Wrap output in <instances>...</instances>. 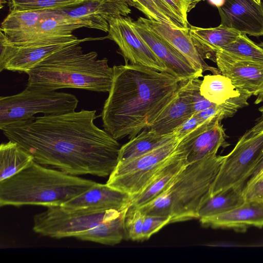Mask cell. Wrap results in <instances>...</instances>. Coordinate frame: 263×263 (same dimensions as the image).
Masks as SVG:
<instances>
[{"mask_svg":"<svg viewBox=\"0 0 263 263\" xmlns=\"http://www.w3.org/2000/svg\"><path fill=\"white\" fill-rule=\"evenodd\" d=\"M96 110L43 115L5 126L1 129L35 161L74 175L109 176L119 161L121 145L97 127Z\"/></svg>","mask_w":263,"mask_h":263,"instance_id":"cell-1","label":"cell"},{"mask_svg":"<svg viewBox=\"0 0 263 263\" xmlns=\"http://www.w3.org/2000/svg\"><path fill=\"white\" fill-rule=\"evenodd\" d=\"M112 67L101 115L103 127L117 140L132 139L152 124L173 99L180 82L167 72L127 62Z\"/></svg>","mask_w":263,"mask_h":263,"instance_id":"cell-2","label":"cell"},{"mask_svg":"<svg viewBox=\"0 0 263 263\" xmlns=\"http://www.w3.org/2000/svg\"><path fill=\"white\" fill-rule=\"evenodd\" d=\"M101 37L79 39L49 55L30 69L26 87L57 90L76 88L98 92H109L114 70L104 58L98 59L96 51L84 53L80 44Z\"/></svg>","mask_w":263,"mask_h":263,"instance_id":"cell-3","label":"cell"},{"mask_svg":"<svg viewBox=\"0 0 263 263\" xmlns=\"http://www.w3.org/2000/svg\"><path fill=\"white\" fill-rule=\"evenodd\" d=\"M96 183L34 160L17 174L0 181V206H61Z\"/></svg>","mask_w":263,"mask_h":263,"instance_id":"cell-4","label":"cell"},{"mask_svg":"<svg viewBox=\"0 0 263 263\" xmlns=\"http://www.w3.org/2000/svg\"><path fill=\"white\" fill-rule=\"evenodd\" d=\"M225 157L216 154L188 164L167 190L138 208L145 215L170 216L171 223L198 219Z\"/></svg>","mask_w":263,"mask_h":263,"instance_id":"cell-5","label":"cell"},{"mask_svg":"<svg viewBox=\"0 0 263 263\" xmlns=\"http://www.w3.org/2000/svg\"><path fill=\"white\" fill-rule=\"evenodd\" d=\"M78 103L77 97L69 93L26 87L18 93L0 97V129L39 113L57 115L74 111Z\"/></svg>","mask_w":263,"mask_h":263,"instance_id":"cell-6","label":"cell"},{"mask_svg":"<svg viewBox=\"0 0 263 263\" xmlns=\"http://www.w3.org/2000/svg\"><path fill=\"white\" fill-rule=\"evenodd\" d=\"M263 148V118L238 140L222 163L212 185L210 197L231 187H244Z\"/></svg>","mask_w":263,"mask_h":263,"instance_id":"cell-7","label":"cell"},{"mask_svg":"<svg viewBox=\"0 0 263 263\" xmlns=\"http://www.w3.org/2000/svg\"><path fill=\"white\" fill-rule=\"evenodd\" d=\"M67 210L62 206L47 208L34 215L33 230L44 236L60 239L75 237L102 221L119 216L126 209Z\"/></svg>","mask_w":263,"mask_h":263,"instance_id":"cell-8","label":"cell"},{"mask_svg":"<svg viewBox=\"0 0 263 263\" xmlns=\"http://www.w3.org/2000/svg\"><path fill=\"white\" fill-rule=\"evenodd\" d=\"M181 140L176 137L145 154L119 161L106 184L131 196L138 194L177 152Z\"/></svg>","mask_w":263,"mask_h":263,"instance_id":"cell-9","label":"cell"},{"mask_svg":"<svg viewBox=\"0 0 263 263\" xmlns=\"http://www.w3.org/2000/svg\"><path fill=\"white\" fill-rule=\"evenodd\" d=\"M78 39L72 34L12 44L0 37V71L27 73L44 59Z\"/></svg>","mask_w":263,"mask_h":263,"instance_id":"cell-10","label":"cell"},{"mask_svg":"<svg viewBox=\"0 0 263 263\" xmlns=\"http://www.w3.org/2000/svg\"><path fill=\"white\" fill-rule=\"evenodd\" d=\"M108 23L106 39L116 43L126 62L168 72L165 65L135 31L130 25L129 17L114 18Z\"/></svg>","mask_w":263,"mask_h":263,"instance_id":"cell-11","label":"cell"},{"mask_svg":"<svg viewBox=\"0 0 263 263\" xmlns=\"http://www.w3.org/2000/svg\"><path fill=\"white\" fill-rule=\"evenodd\" d=\"M215 63L220 73L240 92L263 95V62L239 59L218 50Z\"/></svg>","mask_w":263,"mask_h":263,"instance_id":"cell-12","label":"cell"},{"mask_svg":"<svg viewBox=\"0 0 263 263\" xmlns=\"http://www.w3.org/2000/svg\"><path fill=\"white\" fill-rule=\"evenodd\" d=\"M130 25L156 56L165 65L168 72L180 82L199 78L203 73L196 70L179 51L151 31L138 19L129 17Z\"/></svg>","mask_w":263,"mask_h":263,"instance_id":"cell-13","label":"cell"},{"mask_svg":"<svg viewBox=\"0 0 263 263\" xmlns=\"http://www.w3.org/2000/svg\"><path fill=\"white\" fill-rule=\"evenodd\" d=\"M128 0H89L70 9L58 10L83 27L108 32L109 21L131 12Z\"/></svg>","mask_w":263,"mask_h":263,"instance_id":"cell-14","label":"cell"},{"mask_svg":"<svg viewBox=\"0 0 263 263\" xmlns=\"http://www.w3.org/2000/svg\"><path fill=\"white\" fill-rule=\"evenodd\" d=\"M220 24L241 34L263 35V2L254 0H224L217 8Z\"/></svg>","mask_w":263,"mask_h":263,"instance_id":"cell-15","label":"cell"},{"mask_svg":"<svg viewBox=\"0 0 263 263\" xmlns=\"http://www.w3.org/2000/svg\"><path fill=\"white\" fill-rule=\"evenodd\" d=\"M138 20L179 51L198 71L202 73L205 71L213 74L221 73L218 68L211 66L204 61L191 37L189 28H174L166 24L142 17Z\"/></svg>","mask_w":263,"mask_h":263,"instance_id":"cell-16","label":"cell"},{"mask_svg":"<svg viewBox=\"0 0 263 263\" xmlns=\"http://www.w3.org/2000/svg\"><path fill=\"white\" fill-rule=\"evenodd\" d=\"M132 196L110 186L107 184L96 183L88 190L64 203L67 210L99 209L121 210L129 207Z\"/></svg>","mask_w":263,"mask_h":263,"instance_id":"cell-17","label":"cell"},{"mask_svg":"<svg viewBox=\"0 0 263 263\" xmlns=\"http://www.w3.org/2000/svg\"><path fill=\"white\" fill-rule=\"evenodd\" d=\"M199 220L205 227L231 229L241 232L251 227L262 228L263 198L246 200L230 211Z\"/></svg>","mask_w":263,"mask_h":263,"instance_id":"cell-18","label":"cell"},{"mask_svg":"<svg viewBox=\"0 0 263 263\" xmlns=\"http://www.w3.org/2000/svg\"><path fill=\"white\" fill-rule=\"evenodd\" d=\"M187 164L186 152L181 141L177 152L139 193L132 196L130 206L138 208L156 198L169 187Z\"/></svg>","mask_w":263,"mask_h":263,"instance_id":"cell-19","label":"cell"},{"mask_svg":"<svg viewBox=\"0 0 263 263\" xmlns=\"http://www.w3.org/2000/svg\"><path fill=\"white\" fill-rule=\"evenodd\" d=\"M194 114L184 82L173 99L147 129L159 135H170Z\"/></svg>","mask_w":263,"mask_h":263,"instance_id":"cell-20","label":"cell"},{"mask_svg":"<svg viewBox=\"0 0 263 263\" xmlns=\"http://www.w3.org/2000/svg\"><path fill=\"white\" fill-rule=\"evenodd\" d=\"M226 134L221 121H216L194 138H184L181 142L186 152L188 164L206 157L216 155L220 147L230 144L226 141Z\"/></svg>","mask_w":263,"mask_h":263,"instance_id":"cell-21","label":"cell"},{"mask_svg":"<svg viewBox=\"0 0 263 263\" xmlns=\"http://www.w3.org/2000/svg\"><path fill=\"white\" fill-rule=\"evenodd\" d=\"M52 11L10 12L1 23L0 37L10 43L23 42L35 31L41 22Z\"/></svg>","mask_w":263,"mask_h":263,"instance_id":"cell-22","label":"cell"},{"mask_svg":"<svg viewBox=\"0 0 263 263\" xmlns=\"http://www.w3.org/2000/svg\"><path fill=\"white\" fill-rule=\"evenodd\" d=\"M191 37L201 56L216 61L218 50L235 41L239 32L222 25L214 28H201L189 25Z\"/></svg>","mask_w":263,"mask_h":263,"instance_id":"cell-23","label":"cell"},{"mask_svg":"<svg viewBox=\"0 0 263 263\" xmlns=\"http://www.w3.org/2000/svg\"><path fill=\"white\" fill-rule=\"evenodd\" d=\"M128 208L119 216L103 221L95 227L78 234L75 238L109 246L116 245L127 239L125 220Z\"/></svg>","mask_w":263,"mask_h":263,"instance_id":"cell-24","label":"cell"},{"mask_svg":"<svg viewBox=\"0 0 263 263\" xmlns=\"http://www.w3.org/2000/svg\"><path fill=\"white\" fill-rule=\"evenodd\" d=\"M175 138L174 134L159 135L147 128L144 129L121 146L119 161L132 159L145 154L166 144Z\"/></svg>","mask_w":263,"mask_h":263,"instance_id":"cell-25","label":"cell"},{"mask_svg":"<svg viewBox=\"0 0 263 263\" xmlns=\"http://www.w3.org/2000/svg\"><path fill=\"white\" fill-rule=\"evenodd\" d=\"M33 157L17 143L9 140L0 146V181L17 174L33 161Z\"/></svg>","mask_w":263,"mask_h":263,"instance_id":"cell-26","label":"cell"},{"mask_svg":"<svg viewBox=\"0 0 263 263\" xmlns=\"http://www.w3.org/2000/svg\"><path fill=\"white\" fill-rule=\"evenodd\" d=\"M244 187H231L210 197L200 206L198 219L219 215L241 205L246 201Z\"/></svg>","mask_w":263,"mask_h":263,"instance_id":"cell-27","label":"cell"},{"mask_svg":"<svg viewBox=\"0 0 263 263\" xmlns=\"http://www.w3.org/2000/svg\"><path fill=\"white\" fill-rule=\"evenodd\" d=\"M129 5L142 12L147 18L177 29H188L190 24L181 18L164 0H128Z\"/></svg>","mask_w":263,"mask_h":263,"instance_id":"cell-28","label":"cell"},{"mask_svg":"<svg viewBox=\"0 0 263 263\" xmlns=\"http://www.w3.org/2000/svg\"><path fill=\"white\" fill-rule=\"evenodd\" d=\"M81 28H83V26L76 21L61 13L58 10L52 11L49 15L42 21L29 38L20 43L70 35L72 34L73 31Z\"/></svg>","mask_w":263,"mask_h":263,"instance_id":"cell-29","label":"cell"},{"mask_svg":"<svg viewBox=\"0 0 263 263\" xmlns=\"http://www.w3.org/2000/svg\"><path fill=\"white\" fill-rule=\"evenodd\" d=\"M200 92L206 100L217 105L241 93L230 79L221 73L204 76L200 84Z\"/></svg>","mask_w":263,"mask_h":263,"instance_id":"cell-30","label":"cell"},{"mask_svg":"<svg viewBox=\"0 0 263 263\" xmlns=\"http://www.w3.org/2000/svg\"><path fill=\"white\" fill-rule=\"evenodd\" d=\"M89 0H8L9 11H55L70 9Z\"/></svg>","mask_w":263,"mask_h":263,"instance_id":"cell-31","label":"cell"},{"mask_svg":"<svg viewBox=\"0 0 263 263\" xmlns=\"http://www.w3.org/2000/svg\"><path fill=\"white\" fill-rule=\"evenodd\" d=\"M219 50L239 59L263 62V43H255L247 34H241L235 41Z\"/></svg>","mask_w":263,"mask_h":263,"instance_id":"cell-32","label":"cell"},{"mask_svg":"<svg viewBox=\"0 0 263 263\" xmlns=\"http://www.w3.org/2000/svg\"><path fill=\"white\" fill-rule=\"evenodd\" d=\"M144 214L138 208L129 206L126 213L125 227L127 237L134 241H143Z\"/></svg>","mask_w":263,"mask_h":263,"instance_id":"cell-33","label":"cell"},{"mask_svg":"<svg viewBox=\"0 0 263 263\" xmlns=\"http://www.w3.org/2000/svg\"><path fill=\"white\" fill-rule=\"evenodd\" d=\"M201 81L199 78H195L184 82L191 100L194 112L196 114L217 105L208 101L200 94V86Z\"/></svg>","mask_w":263,"mask_h":263,"instance_id":"cell-34","label":"cell"},{"mask_svg":"<svg viewBox=\"0 0 263 263\" xmlns=\"http://www.w3.org/2000/svg\"><path fill=\"white\" fill-rule=\"evenodd\" d=\"M215 122L202 121L198 116L197 114L194 113L178 126L174 130L173 134L177 138L182 139L187 135L205 128Z\"/></svg>","mask_w":263,"mask_h":263,"instance_id":"cell-35","label":"cell"},{"mask_svg":"<svg viewBox=\"0 0 263 263\" xmlns=\"http://www.w3.org/2000/svg\"><path fill=\"white\" fill-rule=\"evenodd\" d=\"M171 223L170 216H159L144 214L143 224V240L149 238L165 226Z\"/></svg>","mask_w":263,"mask_h":263,"instance_id":"cell-36","label":"cell"},{"mask_svg":"<svg viewBox=\"0 0 263 263\" xmlns=\"http://www.w3.org/2000/svg\"><path fill=\"white\" fill-rule=\"evenodd\" d=\"M243 194L246 200L263 198V170L247 182Z\"/></svg>","mask_w":263,"mask_h":263,"instance_id":"cell-37","label":"cell"},{"mask_svg":"<svg viewBox=\"0 0 263 263\" xmlns=\"http://www.w3.org/2000/svg\"><path fill=\"white\" fill-rule=\"evenodd\" d=\"M185 22L189 24L187 14L202 0H164Z\"/></svg>","mask_w":263,"mask_h":263,"instance_id":"cell-38","label":"cell"},{"mask_svg":"<svg viewBox=\"0 0 263 263\" xmlns=\"http://www.w3.org/2000/svg\"><path fill=\"white\" fill-rule=\"evenodd\" d=\"M263 170V148L258 157L257 163L249 179H252Z\"/></svg>","mask_w":263,"mask_h":263,"instance_id":"cell-39","label":"cell"},{"mask_svg":"<svg viewBox=\"0 0 263 263\" xmlns=\"http://www.w3.org/2000/svg\"><path fill=\"white\" fill-rule=\"evenodd\" d=\"M263 102V95L258 96L255 100L256 104ZM259 111L261 113V117L263 118V105L258 108Z\"/></svg>","mask_w":263,"mask_h":263,"instance_id":"cell-40","label":"cell"},{"mask_svg":"<svg viewBox=\"0 0 263 263\" xmlns=\"http://www.w3.org/2000/svg\"><path fill=\"white\" fill-rule=\"evenodd\" d=\"M211 4L215 5L217 8L221 6L224 2V0H208Z\"/></svg>","mask_w":263,"mask_h":263,"instance_id":"cell-41","label":"cell"},{"mask_svg":"<svg viewBox=\"0 0 263 263\" xmlns=\"http://www.w3.org/2000/svg\"><path fill=\"white\" fill-rule=\"evenodd\" d=\"M256 2L259 4L261 2V0H254Z\"/></svg>","mask_w":263,"mask_h":263,"instance_id":"cell-42","label":"cell"},{"mask_svg":"<svg viewBox=\"0 0 263 263\" xmlns=\"http://www.w3.org/2000/svg\"><path fill=\"white\" fill-rule=\"evenodd\" d=\"M202 1H205V0H202Z\"/></svg>","mask_w":263,"mask_h":263,"instance_id":"cell-43","label":"cell"}]
</instances>
